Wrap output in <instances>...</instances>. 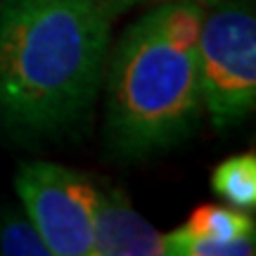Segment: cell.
Wrapping results in <instances>:
<instances>
[{
	"mask_svg": "<svg viewBox=\"0 0 256 256\" xmlns=\"http://www.w3.org/2000/svg\"><path fill=\"white\" fill-rule=\"evenodd\" d=\"M107 0H0V119L28 133L90 110L112 46Z\"/></svg>",
	"mask_w": 256,
	"mask_h": 256,
	"instance_id": "cell-1",
	"label": "cell"
},
{
	"mask_svg": "<svg viewBox=\"0 0 256 256\" xmlns=\"http://www.w3.org/2000/svg\"><path fill=\"white\" fill-rule=\"evenodd\" d=\"M197 50L176 46L152 12L124 31L107 74L104 138L116 156L142 159L188 138L200 124Z\"/></svg>",
	"mask_w": 256,
	"mask_h": 256,
	"instance_id": "cell-2",
	"label": "cell"
},
{
	"mask_svg": "<svg viewBox=\"0 0 256 256\" xmlns=\"http://www.w3.org/2000/svg\"><path fill=\"white\" fill-rule=\"evenodd\" d=\"M202 110L216 128H230L256 104V17L249 0L206 5L197 43Z\"/></svg>",
	"mask_w": 256,
	"mask_h": 256,
	"instance_id": "cell-3",
	"label": "cell"
},
{
	"mask_svg": "<svg viewBox=\"0 0 256 256\" xmlns=\"http://www.w3.org/2000/svg\"><path fill=\"white\" fill-rule=\"evenodd\" d=\"M22 209L52 256H92L95 183L55 162L19 164L14 176Z\"/></svg>",
	"mask_w": 256,
	"mask_h": 256,
	"instance_id": "cell-4",
	"label": "cell"
},
{
	"mask_svg": "<svg viewBox=\"0 0 256 256\" xmlns=\"http://www.w3.org/2000/svg\"><path fill=\"white\" fill-rule=\"evenodd\" d=\"M92 256H166L164 235L145 220L119 188L95 192Z\"/></svg>",
	"mask_w": 256,
	"mask_h": 256,
	"instance_id": "cell-5",
	"label": "cell"
},
{
	"mask_svg": "<svg viewBox=\"0 0 256 256\" xmlns=\"http://www.w3.org/2000/svg\"><path fill=\"white\" fill-rule=\"evenodd\" d=\"M211 188L228 206L254 211L256 206V156L238 154L220 162L211 174Z\"/></svg>",
	"mask_w": 256,
	"mask_h": 256,
	"instance_id": "cell-6",
	"label": "cell"
},
{
	"mask_svg": "<svg viewBox=\"0 0 256 256\" xmlns=\"http://www.w3.org/2000/svg\"><path fill=\"white\" fill-rule=\"evenodd\" d=\"M185 228L190 232H197V235L214 240L254 238V218L249 216V211L235 209V206L202 204L190 214Z\"/></svg>",
	"mask_w": 256,
	"mask_h": 256,
	"instance_id": "cell-7",
	"label": "cell"
},
{
	"mask_svg": "<svg viewBox=\"0 0 256 256\" xmlns=\"http://www.w3.org/2000/svg\"><path fill=\"white\" fill-rule=\"evenodd\" d=\"M0 254L2 256H52L34 220L24 209H0Z\"/></svg>",
	"mask_w": 256,
	"mask_h": 256,
	"instance_id": "cell-8",
	"label": "cell"
},
{
	"mask_svg": "<svg viewBox=\"0 0 256 256\" xmlns=\"http://www.w3.org/2000/svg\"><path fill=\"white\" fill-rule=\"evenodd\" d=\"M166 256H249L254 254V238L247 240H214L180 226L164 235Z\"/></svg>",
	"mask_w": 256,
	"mask_h": 256,
	"instance_id": "cell-9",
	"label": "cell"
},
{
	"mask_svg": "<svg viewBox=\"0 0 256 256\" xmlns=\"http://www.w3.org/2000/svg\"><path fill=\"white\" fill-rule=\"evenodd\" d=\"M112 8H114V12L119 14V12H124V10L133 8V5H142V2H168V0H107ZM192 2H202V5H211V2H216V0H192Z\"/></svg>",
	"mask_w": 256,
	"mask_h": 256,
	"instance_id": "cell-10",
	"label": "cell"
}]
</instances>
